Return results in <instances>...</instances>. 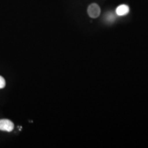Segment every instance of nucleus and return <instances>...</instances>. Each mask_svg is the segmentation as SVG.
Wrapping results in <instances>:
<instances>
[{
	"mask_svg": "<svg viewBox=\"0 0 148 148\" xmlns=\"http://www.w3.org/2000/svg\"><path fill=\"white\" fill-rule=\"evenodd\" d=\"M129 8L126 5H121L116 8V13L119 16H123L128 13Z\"/></svg>",
	"mask_w": 148,
	"mask_h": 148,
	"instance_id": "3",
	"label": "nucleus"
},
{
	"mask_svg": "<svg viewBox=\"0 0 148 148\" xmlns=\"http://www.w3.org/2000/svg\"><path fill=\"white\" fill-rule=\"evenodd\" d=\"M14 128V123L9 119H0V130L11 132Z\"/></svg>",
	"mask_w": 148,
	"mask_h": 148,
	"instance_id": "1",
	"label": "nucleus"
},
{
	"mask_svg": "<svg viewBox=\"0 0 148 148\" xmlns=\"http://www.w3.org/2000/svg\"><path fill=\"white\" fill-rule=\"evenodd\" d=\"M100 8L96 3H92L88 8V14L91 18H97L100 14Z\"/></svg>",
	"mask_w": 148,
	"mask_h": 148,
	"instance_id": "2",
	"label": "nucleus"
},
{
	"mask_svg": "<svg viewBox=\"0 0 148 148\" xmlns=\"http://www.w3.org/2000/svg\"><path fill=\"white\" fill-rule=\"evenodd\" d=\"M5 86V81L2 76L0 75V89L3 88Z\"/></svg>",
	"mask_w": 148,
	"mask_h": 148,
	"instance_id": "4",
	"label": "nucleus"
}]
</instances>
